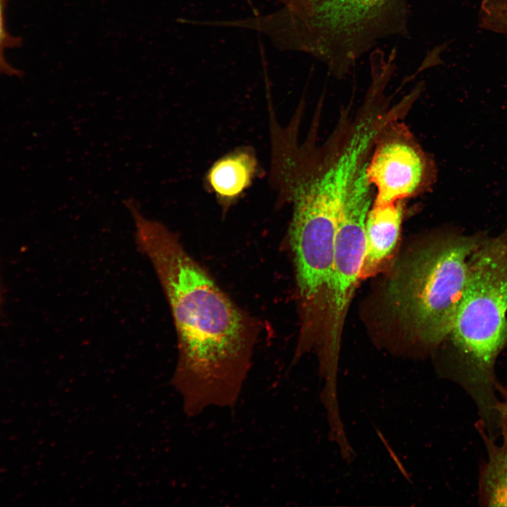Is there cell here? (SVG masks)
<instances>
[{"label":"cell","mask_w":507,"mask_h":507,"mask_svg":"<svg viewBox=\"0 0 507 507\" xmlns=\"http://www.w3.org/2000/svg\"><path fill=\"white\" fill-rule=\"evenodd\" d=\"M132 220L136 241L154 268L173 317L178 360L173 383L185 413L234 406L251 367L256 323L163 223L142 211Z\"/></svg>","instance_id":"cell-1"},{"label":"cell","mask_w":507,"mask_h":507,"mask_svg":"<svg viewBox=\"0 0 507 507\" xmlns=\"http://www.w3.org/2000/svg\"><path fill=\"white\" fill-rule=\"evenodd\" d=\"M232 25L266 36L280 50L310 55L342 78L380 40L407 34V0H289Z\"/></svg>","instance_id":"cell-2"},{"label":"cell","mask_w":507,"mask_h":507,"mask_svg":"<svg viewBox=\"0 0 507 507\" xmlns=\"http://www.w3.org/2000/svg\"><path fill=\"white\" fill-rule=\"evenodd\" d=\"M487 235L448 234L401 259L387 282L394 314L420 341L449 337L469 273V258Z\"/></svg>","instance_id":"cell-3"},{"label":"cell","mask_w":507,"mask_h":507,"mask_svg":"<svg viewBox=\"0 0 507 507\" xmlns=\"http://www.w3.org/2000/svg\"><path fill=\"white\" fill-rule=\"evenodd\" d=\"M449 337L470 378L492 384L507 349V228L484 238L469 258L466 287Z\"/></svg>","instance_id":"cell-4"},{"label":"cell","mask_w":507,"mask_h":507,"mask_svg":"<svg viewBox=\"0 0 507 507\" xmlns=\"http://www.w3.org/2000/svg\"><path fill=\"white\" fill-rule=\"evenodd\" d=\"M368 160L357 170L339 215L328 293L329 332L323 356L337 362L340 334L349 304L360 279L365 253V220L373 187L366 173Z\"/></svg>","instance_id":"cell-5"},{"label":"cell","mask_w":507,"mask_h":507,"mask_svg":"<svg viewBox=\"0 0 507 507\" xmlns=\"http://www.w3.org/2000/svg\"><path fill=\"white\" fill-rule=\"evenodd\" d=\"M399 120L380 132L368 162L367 177L376 192L375 204L415 196L428 186L433 176L432 164Z\"/></svg>","instance_id":"cell-6"},{"label":"cell","mask_w":507,"mask_h":507,"mask_svg":"<svg viewBox=\"0 0 507 507\" xmlns=\"http://www.w3.org/2000/svg\"><path fill=\"white\" fill-rule=\"evenodd\" d=\"M402 218V201L371 206L365 220V253L360 279L375 275L392 254Z\"/></svg>","instance_id":"cell-7"},{"label":"cell","mask_w":507,"mask_h":507,"mask_svg":"<svg viewBox=\"0 0 507 507\" xmlns=\"http://www.w3.org/2000/svg\"><path fill=\"white\" fill-rule=\"evenodd\" d=\"M256 169L253 154L242 149L218 160L210 168L207 179L220 202L225 206L249 186Z\"/></svg>","instance_id":"cell-8"},{"label":"cell","mask_w":507,"mask_h":507,"mask_svg":"<svg viewBox=\"0 0 507 507\" xmlns=\"http://www.w3.org/2000/svg\"><path fill=\"white\" fill-rule=\"evenodd\" d=\"M482 434L488 458L480 474V501L487 506H507V431L502 430L500 445Z\"/></svg>","instance_id":"cell-9"},{"label":"cell","mask_w":507,"mask_h":507,"mask_svg":"<svg viewBox=\"0 0 507 507\" xmlns=\"http://www.w3.org/2000/svg\"><path fill=\"white\" fill-rule=\"evenodd\" d=\"M8 0H0V75L21 77L22 71L11 65L5 57V50L18 47L22 44V39L11 35L7 30L5 20V11Z\"/></svg>","instance_id":"cell-10"},{"label":"cell","mask_w":507,"mask_h":507,"mask_svg":"<svg viewBox=\"0 0 507 507\" xmlns=\"http://www.w3.org/2000/svg\"><path fill=\"white\" fill-rule=\"evenodd\" d=\"M481 14L487 27L507 34V0H484Z\"/></svg>","instance_id":"cell-11"},{"label":"cell","mask_w":507,"mask_h":507,"mask_svg":"<svg viewBox=\"0 0 507 507\" xmlns=\"http://www.w3.org/2000/svg\"><path fill=\"white\" fill-rule=\"evenodd\" d=\"M497 389L501 394V400L497 401L494 408L500 418L502 430L507 431V389L497 385Z\"/></svg>","instance_id":"cell-12"},{"label":"cell","mask_w":507,"mask_h":507,"mask_svg":"<svg viewBox=\"0 0 507 507\" xmlns=\"http://www.w3.org/2000/svg\"><path fill=\"white\" fill-rule=\"evenodd\" d=\"M277 2L280 3L282 6L287 4L289 0H276Z\"/></svg>","instance_id":"cell-13"}]
</instances>
